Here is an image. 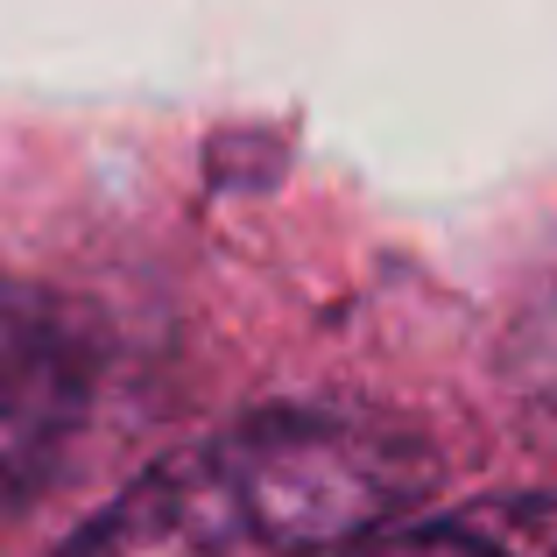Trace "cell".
<instances>
[{
	"label": "cell",
	"instance_id": "1",
	"mask_svg": "<svg viewBox=\"0 0 557 557\" xmlns=\"http://www.w3.org/2000/svg\"><path fill=\"white\" fill-rule=\"evenodd\" d=\"M437 487L417 431L368 409H261L149 466L57 557H339Z\"/></svg>",
	"mask_w": 557,
	"mask_h": 557
},
{
	"label": "cell",
	"instance_id": "2",
	"mask_svg": "<svg viewBox=\"0 0 557 557\" xmlns=\"http://www.w3.org/2000/svg\"><path fill=\"white\" fill-rule=\"evenodd\" d=\"M92 395V339L71 304L28 283H0V508L50 480L64 437Z\"/></svg>",
	"mask_w": 557,
	"mask_h": 557
},
{
	"label": "cell",
	"instance_id": "3",
	"mask_svg": "<svg viewBox=\"0 0 557 557\" xmlns=\"http://www.w3.org/2000/svg\"><path fill=\"white\" fill-rule=\"evenodd\" d=\"M339 557H530V522L516 516H466V522H409L368 536Z\"/></svg>",
	"mask_w": 557,
	"mask_h": 557
},
{
	"label": "cell",
	"instance_id": "4",
	"mask_svg": "<svg viewBox=\"0 0 557 557\" xmlns=\"http://www.w3.org/2000/svg\"><path fill=\"white\" fill-rule=\"evenodd\" d=\"M502 374L522 403L557 417V275L516 311V325L502 339Z\"/></svg>",
	"mask_w": 557,
	"mask_h": 557
}]
</instances>
